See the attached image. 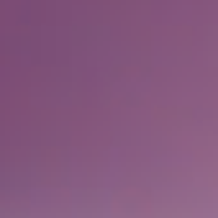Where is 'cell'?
I'll use <instances>...</instances> for the list:
<instances>
[{"mask_svg":"<svg viewBox=\"0 0 218 218\" xmlns=\"http://www.w3.org/2000/svg\"><path fill=\"white\" fill-rule=\"evenodd\" d=\"M216 111H218V108H216ZM216 111H213V113H216ZM213 113H210V115H213ZM210 115H208V118H210ZM203 121H205V118H203ZM203 121H200V123H203Z\"/></svg>","mask_w":218,"mask_h":218,"instance_id":"1","label":"cell"}]
</instances>
